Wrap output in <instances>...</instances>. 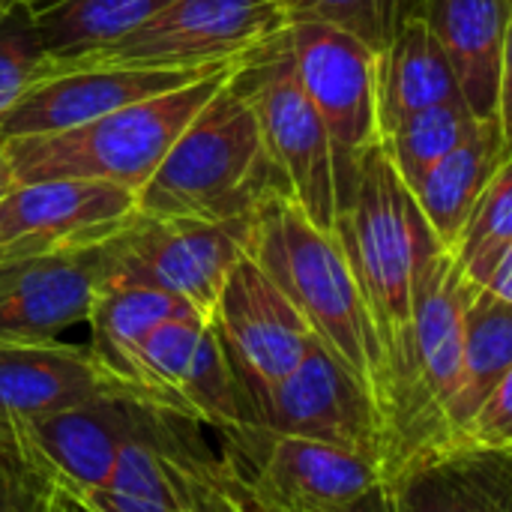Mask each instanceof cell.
Instances as JSON below:
<instances>
[{"label":"cell","instance_id":"cell-1","mask_svg":"<svg viewBox=\"0 0 512 512\" xmlns=\"http://www.w3.org/2000/svg\"><path fill=\"white\" fill-rule=\"evenodd\" d=\"M474 291L450 252H438L414 285L408 330L384 351L375 384L387 432L384 477L447 447L444 411L459 381L465 312Z\"/></svg>","mask_w":512,"mask_h":512},{"label":"cell","instance_id":"cell-2","mask_svg":"<svg viewBox=\"0 0 512 512\" xmlns=\"http://www.w3.org/2000/svg\"><path fill=\"white\" fill-rule=\"evenodd\" d=\"M246 255L375 396L384 351L333 231L315 225L288 192H273L252 213Z\"/></svg>","mask_w":512,"mask_h":512},{"label":"cell","instance_id":"cell-3","mask_svg":"<svg viewBox=\"0 0 512 512\" xmlns=\"http://www.w3.org/2000/svg\"><path fill=\"white\" fill-rule=\"evenodd\" d=\"M288 192L258 123L231 78L201 105L138 189V213L204 222L249 219L264 198Z\"/></svg>","mask_w":512,"mask_h":512},{"label":"cell","instance_id":"cell-4","mask_svg":"<svg viewBox=\"0 0 512 512\" xmlns=\"http://www.w3.org/2000/svg\"><path fill=\"white\" fill-rule=\"evenodd\" d=\"M330 231L357 279L381 351H387L408 330L414 285L423 267L447 249L432 234L381 141L360 159L354 189L336 204Z\"/></svg>","mask_w":512,"mask_h":512},{"label":"cell","instance_id":"cell-5","mask_svg":"<svg viewBox=\"0 0 512 512\" xmlns=\"http://www.w3.org/2000/svg\"><path fill=\"white\" fill-rule=\"evenodd\" d=\"M231 72L234 66L63 132L3 141L0 147L12 171V183L75 177L105 180L138 195L177 135L231 78Z\"/></svg>","mask_w":512,"mask_h":512},{"label":"cell","instance_id":"cell-6","mask_svg":"<svg viewBox=\"0 0 512 512\" xmlns=\"http://www.w3.org/2000/svg\"><path fill=\"white\" fill-rule=\"evenodd\" d=\"M231 87L249 105L264 147L282 171L297 207L330 231L336 216L330 138L297 81L285 30L237 60Z\"/></svg>","mask_w":512,"mask_h":512},{"label":"cell","instance_id":"cell-7","mask_svg":"<svg viewBox=\"0 0 512 512\" xmlns=\"http://www.w3.org/2000/svg\"><path fill=\"white\" fill-rule=\"evenodd\" d=\"M285 27L288 21L276 0H168L111 45L51 63L132 69L234 66Z\"/></svg>","mask_w":512,"mask_h":512},{"label":"cell","instance_id":"cell-8","mask_svg":"<svg viewBox=\"0 0 512 512\" xmlns=\"http://www.w3.org/2000/svg\"><path fill=\"white\" fill-rule=\"evenodd\" d=\"M249 225L252 216L204 222L135 213L132 222L102 246L105 276L168 291L210 318L228 273L246 255Z\"/></svg>","mask_w":512,"mask_h":512},{"label":"cell","instance_id":"cell-9","mask_svg":"<svg viewBox=\"0 0 512 512\" xmlns=\"http://www.w3.org/2000/svg\"><path fill=\"white\" fill-rule=\"evenodd\" d=\"M285 39L297 81L327 129L336 204H342L354 189L360 159L378 144V51L318 21L288 24Z\"/></svg>","mask_w":512,"mask_h":512},{"label":"cell","instance_id":"cell-10","mask_svg":"<svg viewBox=\"0 0 512 512\" xmlns=\"http://www.w3.org/2000/svg\"><path fill=\"white\" fill-rule=\"evenodd\" d=\"M219 438L246 492L273 512H333L384 480L375 459L249 423L219 429Z\"/></svg>","mask_w":512,"mask_h":512},{"label":"cell","instance_id":"cell-11","mask_svg":"<svg viewBox=\"0 0 512 512\" xmlns=\"http://www.w3.org/2000/svg\"><path fill=\"white\" fill-rule=\"evenodd\" d=\"M240 423L330 444L384 468L387 432L372 390L318 339L279 384L240 411Z\"/></svg>","mask_w":512,"mask_h":512},{"label":"cell","instance_id":"cell-12","mask_svg":"<svg viewBox=\"0 0 512 512\" xmlns=\"http://www.w3.org/2000/svg\"><path fill=\"white\" fill-rule=\"evenodd\" d=\"M192 420L153 396H108L15 426L36 465L66 492L105 489L117 453Z\"/></svg>","mask_w":512,"mask_h":512},{"label":"cell","instance_id":"cell-13","mask_svg":"<svg viewBox=\"0 0 512 512\" xmlns=\"http://www.w3.org/2000/svg\"><path fill=\"white\" fill-rule=\"evenodd\" d=\"M210 327L234 378L240 411L279 384L315 342L303 315L249 255L228 273L210 312Z\"/></svg>","mask_w":512,"mask_h":512},{"label":"cell","instance_id":"cell-14","mask_svg":"<svg viewBox=\"0 0 512 512\" xmlns=\"http://www.w3.org/2000/svg\"><path fill=\"white\" fill-rule=\"evenodd\" d=\"M135 213V192L105 180L12 183L0 195V261L105 246Z\"/></svg>","mask_w":512,"mask_h":512},{"label":"cell","instance_id":"cell-15","mask_svg":"<svg viewBox=\"0 0 512 512\" xmlns=\"http://www.w3.org/2000/svg\"><path fill=\"white\" fill-rule=\"evenodd\" d=\"M237 66V63H234ZM213 69H132V66H87V63H51L27 84L15 105L0 120V144L27 135L63 132L96 117H105L132 102L171 93L207 75Z\"/></svg>","mask_w":512,"mask_h":512},{"label":"cell","instance_id":"cell-16","mask_svg":"<svg viewBox=\"0 0 512 512\" xmlns=\"http://www.w3.org/2000/svg\"><path fill=\"white\" fill-rule=\"evenodd\" d=\"M132 378L210 429L240 423L237 387L207 318L189 315L156 327L135 351Z\"/></svg>","mask_w":512,"mask_h":512},{"label":"cell","instance_id":"cell-17","mask_svg":"<svg viewBox=\"0 0 512 512\" xmlns=\"http://www.w3.org/2000/svg\"><path fill=\"white\" fill-rule=\"evenodd\" d=\"M102 273V246L0 261V345L57 342L87 321Z\"/></svg>","mask_w":512,"mask_h":512},{"label":"cell","instance_id":"cell-18","mask_svg":"<svg viewBox=\"0 0 512 512\" xmlns=\"http://www.w3.org/2000/svg\"><path fill=\"white\" fill-rule=\"evenodd\" d=\"M108 396L153 393L117 378L90 354V348L81 351L60 342L0 345V423L6 426H21Z\"/></svg>","mask_w":512,"mask_h":512},{"label":"cell","instance_id":"cell-19","mask_svg":"<svg viewBox=\"0 0 512 512\" xmlns=\"http://www.w3.org/2000/svg\"><path fill=\"white\" fill-rule=\"evenodd\" d=\"M512 0H420L459 96L477 120H507Z\"/></svg>","mask_w":512,"mask_h":512},{"label":"cell","instance_id":"cell-20","mask_svg":"<svg viewBox=\"0 0 512 512\" xmlns=\"http://www.w3.org/2000/svg\"><path fill=\"white\" fill-rule=\"evenodd\" d=\"M384 480L396 512H512V450H435Z\"/></svg>","mask_w":512,"mask_h":512},{"label":"cell","instance_id":"cell-21","mask_svg":"<svg viewBox=\"0 0 512 512\" xmlns=\"http://www.w3.org/2000/svg\"><path fill=\"white\" fill-rule=\"evenodd\" d=\"M378 141L402 120L441 102L462 99L447 54L423 15L402 18L387 45L378 51L375 69Z\"/></svg>","mask_w":512,"mask_h":512},{"label":"cell","instance_id":"cell-22","mask_svg":"<svg viewBox=\"0 0 512 512\" xmlns=\"http://www.w3.org/2000/svg\"><path fill=\"white\" fill-rule=\"evenodd\" d=\"M504 162H510L507 120H480L477 129L411 189L423 219L447 252H453L471 207Z\"/></svg>","mask_w":512,"mask_h":512},{"label":"cell","instance_id":"cell-23","mask_svg":"<svg viewBox=\"0 0 512 512\" xmlns=\"http://www.w3.org/2000/svg\"><path fill=\"white\" fill-rule=\"evenodd\" d=\"M189 315H201V312H195L186 300H180L168 291H159V288H150L141 282L114 279V276L102 273V282L96 288V297H93V306L87 315L90 354L105 369H111L117 378L138 387L132 378V363H135L138 345L156 327H162L174 318H189Z\"/></svg>","mask_w":512,"mask_h":512},{"label":"cell","instance_id":"cell-24","mask_svg":"<svg viewBox=\"0 0 512 512\" xmlns=\"http://www.w3.org/2000/svg\"><path fill=\"white\" fill-rule=\"evenodd\" d=\"M512 375V303L492 297L489 291H474L465 312V345L459 363V381L444 411L447 447L456 444L462 429L471 423L477 408L492 396V390Z\"/></svg>","mask_w":512,"mask_h":512},{"label":"cell","instance_id":"cell-25","mask_svg":"<svg viewBox=\"0 0 512 512\" xmlns=\"http://www.w3.org/2000/svg\"><path fill=\"white\" fill-rule=\"evenodd\" d=\"M168 0H21L48 60L84 57L135 30Z\"/></svg>","mask_w":512,"mask_h":512},{"label":"cell","instance_id":"cell-26","mask_svg":"<svg viewBox=\"0 0 512 512\" xmlns=\"http://www.w3.org/2000/svg\"><path fill=\"white\" fill-rule=\"evenodd\" d=\"M477 123L480 120L471 114L465 99L441 102L402 120L390 135L381 138V147L399 180L414 189L444 156H450L477 129Z\"/></svg>","mask_w":512,"mask_h":512},{"label":"cell","instance_id":"cell-27","mask_svg":"<svg viewBox=\"0 0 512 512\" xmlns=\"http://www.w3.org/2000/svg\"><path fill=\"white\" fill-rule=\"evenodd\" d=\"M450 255L462 276L480 291L504 261H512V159L495 171L471 207Z\"/></svg>","mask_w":512,"mask_h":512},{"label":"cell","instance_id":"cell-28","mask_svg":"<svg viewBox=\"0 0 512 512\" xmlns=\"http://www.w3.org/2000/svg\"><path fill=\"white\" fill-rule=\"evenodd\" d=\"M285 21H318L336 30H345L366 42L372 51H381L393 33L399 0H276Z\"/></svg>","mask_w":512,"mask_h":512},{"label":"cell","instance_id":"cell-29","mask_svg":"<svg viewBox=\"0 0 512 512\" xmlns=\"http://www.w3.org/2000/svg\"><path fill=\"white\" fill-rule=\"evenodd\" d=\"M54 480L27 453L15 426L0 423V512H51Z\"/></svg>","mask_w":512,"mask_h":512},{"label":"cell","instance_id":"cell-30","mask_svg":"<svg viewBox=\"0 0 512 512\" xmlns=\"http://www.w3.org/2000/svg\"><path fill=\"white\" fill-rule=\"evenodd\" d=\"M45 60L48 57L39 45V36L24 6L18 3L0 21V120L27 90V84L42 72Z\"/></svg>","mask_w":512,"mask_h":512},{"label":"cell","instance_id":"cell-31","mask_svg":"<svg viewBox=\"0 0 512 512\" xmlns=\"http://www.w3.org/2000/svg\"><path fill=\"white\" fill-rule=\"evenodd\" d=\"M512 450V375L477 408L450 450Z\"/></svg>","mask_w":512,"mask_h":512},{"label":"cell","instance_id":"cell-32","mask_svg":"<svg viewBox=\"0 0 512 512\" xmlns=\"http://www.w3.org/2000/svg\"><path fill=\"white\" fill-rule=\"evenodd\" d=\"M72 495V492H69ZM75 498L87 507V512H183L156 501H144V498H132L123 492H111V489H90V492H75Z\"/></svg>","mask_w":512,"mask_h":512},{"label":"cell","instance_id":"cell-33","mask_svg":"<svg viewBox=\"0 0 512 512\" xmlns=\"http://www.w3.org/2000/svg\"><path fill=\"white\" fill-rule=\"evenodd\" d=\"M333 512H396V510H393L390 486H387V480H381V483H375L369 492H363L360 498H354L351 504H345V507H339V510H333Z\"/></svg>","mask_w":512,"mask_h":512},{"label":"cell","instance_id":"cell-34","mask_svg":"<svg viewBox=\"0 0 512 512\" xmlns=\"http://www.w3.org/2000/svg\"><path fill=\"white\" fill-rule=\"evenodd\" d=\"M225 462V459H222ZM225 468H228V477H231V483H234V492H237V498H240V507H243V512H273V510H267V507H261L249 492H246V486L240 483V477L231 471V465L225 462Z\"/></svg>","mask_w":512,"mask_h":512},{"label":"cell","instance_id":"cell-35","mask_svg":"<svg viewBox=\"0 0 512 512\" xmlns=\"http://www.w3.org/2000/svg\"><path fill=\"white\" fill-rule=\"evenodd\" d=\"M51 512H87V507L75 498V495H69L66 489H60L57 486V492H54V507Z\"/></svg>","mask_w":512,"mask_h":512},{"label":"cell","instance_id":"cell-36","mask_svg":"<svg viewBox=\"0 0 512 512\" xmlns=\"http://www.w3.org/2000/svg\"><path fill=\"white\" fill-rule=\"evenodd\" d=\"M12 186V171L6 165V156H3V147H0V195Z\"/></svg>","mask_w":512,"mask_h":512},{"label":"cell","instance_id":"cell-37","mask_svg":"<svg viewBox=\"0 0 512 512\" xmlns=\"http://www.w3.org/2000/svg\"><path fill=\"white\" fill-rule=\"evenodd\" d=\"M18 3H21V0H0V21H3V18H6Z\"/></svg>","mask_w":512,"mask_h":512}]
</instances>
